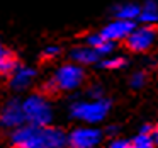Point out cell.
<instances>
[{"instance_id": "cell-1", "label": "cell", "mask_w": 158, "mask_h": 148, "mask_svg": "<svg viewBox=\"0 0 158 148\" xmlns=\"http://www.w3.org/2000/svg\"><path fill=\"white\" fill-rule=\"evenodd\" d=\"M12 146L14 148H66L68 134L53 126H36L24 123L12 129Z\"/></svg>"}, {"instance_id": "cell-2", "label": "cell", "mask_w": 158, "mask_h": 148, "mask_svg": "<svg viewBox=\"0 0 158 148\" xmlns=\"http://www.w3.org/2000/svg\"><path fill=\"white\" fill-rule=\"evenodd\" d=\"M85 78V70L78 63H66L60 66L55 72V75L44 83L46 92H66V90H75L80 87V83Z\"/></svg>"}, {"instance_id": "cell-3", "label": "cell", "mask_w": 158, "mask_h": 148, "mask_svg": "<svg viewBox=\"0 0 158 148\" xmlns=\"http://www.w3.org/2000/svg\"><path fill=\"white\" fill-rule=\"evenodd\" d=\"M26 123L36 126H48L53 119V107L49 100L41 94H32L26 100H22Z\"/></svg>"}, {"instance_id": "cell-4", "label": "cell", "mask_w": 158, "mask_h": 148, "mask_svg": "<svg viewBox=\"0 0 158 148\" xmlns=\"http://www.w3.org/2000/svg\"><path fill=\"white\" fill-rule=\"evenodd\" d=\"M109 109H110V100L107 97L92 99V100H77L70 107L72 116L77 117L78 121H85V123H100L107 116Z\"/></svg>"}, {"instance_id": "cell-5", "label": "cell", "mask_w": 158, "mask_h": 148, "mask_svg": "<svg viewBox=\"0 0 158 148\" xmlns=\"http://www.w3.org/2000/svg\"><path fill=\"white\" fill-rule=\"evenodd\" d=\"M158 38V29L153 24H139L131 31V34L127 36L126 48L133 53H144L156 43Z\"/></svg>"}, {"instance_id": "cell-6", "label": "cell", "mask_w": 158, "mask_h": 148, "mask_svg": "<svg viewBox=\"0 0 158 148\" xmlns=\"http://www.w3.org/2000/svg\"><path fill=\"white\" fill-rule=\"evenodd\" d=\"M102 140V131L95 128H77L68 134V148H95Z\"/></svg>"}, {"instance_id": "cell-7", "label": "cell", "mask_w": 158, "mask_h": 148, "mask_svg": "<svg viewBox=\"0 0 158 148\" xmlns=\"http://www.w3.org/2000/svg\"><path fill=\"white\" fill-rule=\"evenodd\" d=\"M0 123L4 124L5 128H12V129L22 126L26 123L22 100L10 99L9 102H5L4 107L0 109Z\"/></svg>"}, {"instance_id": "cell-8", "label": "cell", "mask_w": 158, "mask_h": 148, "mask_svg": "<svg viewBox=\"0 0 158 148\" xmlns=\"http://www.w3.org/2000/svg\"><path fill=\"white\" fill-rule=\"evenodd\" d=\"M136 27V22L134 21H126V19H114L109 24H106L100 29V34L104 36V39L107 41H123L127 36L131 34V31Z\"/></svg>"}, {"instance_id": "cell-9", "label": "cell", "mask_w": 158, "mask_h": 148, "mask_svg": "<svg viewBox=\"0 0 158 148\" xmlns=\"http://www.w3.org/2000/svg\"><path fill=\"white\" fill-rule=\"evenodd\" d=\"M70 58L72 61L78 63V65H92V63H97L100 61V55L97 53L95 48L92 46H78V48H73L70 51Z\"/></svg>"}, {"instance_id": "cell-10", "label": "cell", "mask_w": 158, "mask_h": 148, "mask_svg": "<svg viewBox=\"0 0 158 148\" xmlns=\"http://www.w3.org/2000/svg\"><path fill=\"white\" fill-rule=\"evenodd\" d=\"M34 77H36V70L24 66V65H19L10 75V85L15 90H22L26 87H29V83L32 82Z\"/></svg>"}, {"instance_id": "cell-11", "label": "cell", "mask_w": 158, "mask_h": 148, "mask_svg": "<svg viewBox=\"0 0 158 148\" xmlns=\"http://www.w3.org/2000/svg\"><path fill=\"white\" fill-rule=\"evenodd\" d=\"M19 66L17 56H15L14 51L4 46L0 43V75L2 77H10L12 72Z\"/></svg>"}, {"instance_id": "cell-12", "label": "cell", "mask_w": 158, "mask_h": 148, "mask_svg": "<svg viewBox=\"0 0 158 148\" xmlns=\"http://www.w3.org/2000/svg\"><path fill=\"white\" fill-rule=\"evenodd\" d=\"M141 14V5L134 4V2H124V4H117L112 9V15L116 19H126V21H138Z\"/></svg>"}, {"instance_id": "cell-13", "label": "cell", "mask_w": 158, "mask_h": 148, "mask_svg": "<svg viewBox=\"0 0 158 148\" xmlns=\"http://www.w3.org/2000/svg\"><path fill=\"white\" fill-rule=\"evenodd\" d=\"M139 24H156L158 22V2L156 0H146L141 5V14L138 17Z\"/></svg>"}, {"instance_id": "cell-14", "label": "cell", "mask_w": 158, "mask_h": 148, "mask_svg": "<svg viewBox=\"0 0 158 148\" xmlns=\"http://www.w3.org/2000/svg\"><path fill=\"white\" fill-rule=\"evenodd\" d=\"M153 146H155L153 133L139 131V133L136 134V138L131 141V148H153Z\"/></svg>"}, {"instance_id": "cell-15", "label": "cell", "mask_w": 158, "mask_h": 148, "mask_svg": "<svg viewBox=\"0 0 158 148\" xmlns=\"http://www.w3.org/2000/svg\"><path fill=\"white\" fill-rule=\"evenodd\" d=\"M99 63L104 70H119V68H123L127 61L123 56H106V58H102Z\"/></svg>"}, {"instance_id": "cell-16", "label": "cell", "mask_w": 158, "mask_h": 148, "mask_svg": "<svg viewBox=\"0 0 158 148\" xmlns=\"http://www.w3.org/2000/svg\"><path fill=\"white\" fill-rule=\"evenodd\" d=\"M144 83H146V73L143 72V70H139V72H134L133 75H131V87H134V89H139V87H143Z\"/></svg>"}, {"instance_id": "cell-17", "label": "cell", "mask_w": 158, "mask_h": 148, "mask_svg": "<svg viewBox=\"0 0 158 148\" xmlns=\"http://www.w3.org/2000/svg\"><path fill=\"white\" fill-rule=\"evenodd\" d=\"M104 41H107V39H104V36L100 34V32H92V34H89L85 38L87 46H92V48H97V46L102 44Z\"/></svg>"}, {"instance_id": "cell-18", "label": "cell", "mask_w": 158, "mask_h": 148, "mask_svg": "<svg viewBox=\"0 0 158 148\" xmlns=\"http://www.w3.org/2000/svg\"><path fill=\"white\" fill-rule=\"evenodd\" d=\"M60 53H61V48H60V46H55V44L46 46L44 51H43V60H53V58H56Z\"/></svg>"}, {"instance_id": "cell-19", "label": "cell", "mask_w": 158, "mask_h": 148, "mask_svg": "<svg viewBox=\"0 0 158 148\" xmlns=\"http://www.w3.org/2000/svg\"><path fill=\"white\" fill-rule=\"evenodd\" d=\"M109 148H131V141L123 140V138H117V140H112L109 143Z\"/></svg>"}, {"instance_id": "cell-20", "label": "cell", "mask_w": 158, "mask_h": 148, "mask_svg": "<svg viewBox=\"0 0 158 148\" xmlns=\"http://www.w3.org/2000/svg\"><path fill=\"white\" fill-rule=\"evenodd\" d=\"M89 97H92V99H100V97H104L102 89H100L99 85L90 87V89H89Z\"/></svg>"}, {"instance_id": "cell-21", "label": "cell", "mask_w": 158, "mask_h": 148, "mask_svg": "<svg viewBox=\"0 0 158 148\" xmlns=\"http://www.w3.org/2000/svg\"><path fill=\"white\" fill-rule=\"evenodd\" d=\"M153 140H155V145H158V124L153 128Z\"/></svg>"}, {"instance_id": "cell-22", "label": "cell", "mask_w": 158, "mask_h": 148, "mask_svg": "<svg viewBox=\"0 0 158 148\" xmlns=\"http://www.w3.org/2000/svg\"><path fill=\"white\" fill-rule=\"evenodd\" d=\"M117 133V128L116 126H110L109 129H107V134H116Z\"/></svg>"}, {"instance_id": "cell-23", "label": "cell", "mask_w": 158, "mask_h": 148, "mask_svg": "<svg viewBox=\"0 0 158 148\" xmlns=\"http://www.w3.org/2000/svg\"><path fill=\"white\" fill-rule=\"evenodd\" d=\"M153 148H158V145H155V146H153Z\"/></svg>"}]
</instances>
